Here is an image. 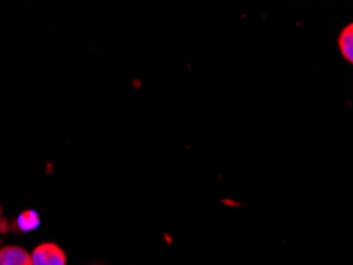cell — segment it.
<instances>
[{"mask_svg": "<svg viewBox=\"0 0 353 265\" xmlns=\"http://www.w3.org/2000/svg\"><path fill=\"white\" fill-rule=\"evenodd\" d=\"M337 45H339L341 54L344 56V59L353 64V23L342 29V32L339 34V40H337Z\"/></svg>", "mask_w": 353, "mask_h": 265, "instance_id": "3", "label": "cell"}, {"mask_svg": "<svg viewBox=\"0 0 353 265\" xmlns=\"http://www.w3.org/2000/svg\"><path fill=\"white\" fill-rule=\"evenodd\" d=\"M0 265H32V259L26 249L12 245L0 249Z\"/></svg>", "mask_w": 353, "mask_h": 265, "instance_id": "2", "label": "cell"}, {"mask_svg": "<svg viewBox=\"0 0 353 265\" xmlns=\"http://www.w3.org/2000/svg\"><path fill=\"white\" fill-rule=\"evenodd\" d=\"M39 226H40V218H39L37 213L32 211V210L23 211L18 218L19 231L29 232V231H34V229H37Z\"/></svg>", "mask_w": 353, "mask_h": 265, "instance_id": "4", "label": "cell"}, {"mask_svg": "<svg viewBox=\"0 0 353 265\" xmlns=\"http://www.w3.org/2000/svg\"><path fill=\"white\" fill-rule=\"evenodd\" d=\"M32 265H65V253L56 243H41L30 254Z\"/></svg>", "mask_w": 353, "mask_h": 265, "instance_id": "1", "label": "cell"}]
</instances>
